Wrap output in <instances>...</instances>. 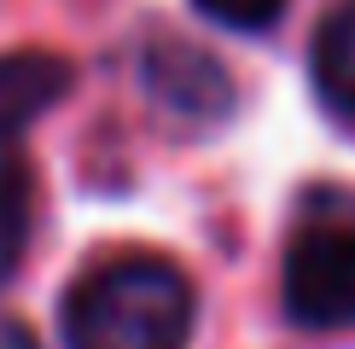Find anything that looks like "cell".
I'll list each match as a JSON object with an SVG mask.
<instances>
[{
  "label": "cell",
  "instance_id": "obj_1",
  "mask_svg": "<svg viewBox=\"0 0 355 349\" xmlns=\"http://www.w3.org/2000/svg\"><path fill=\"white\" fill-rule=\"evenodd\" d=\"M192 285L164 256H116L64 297V349H187Z\"/></svg>",
  "mask_w": 355,
  "mask_h": 349
},
{
  "label": "cell",
  "instance_id": "obj_2",
  "mask_svg": "<svg viewBox=\"0 0 355 349\" xmlns=\"http://www.w3.org/2000/svg\"><path fill=\"white\" fill-rule=\"evenodd\" d=\"M279 297L309 332L355 326V222H303L291 233Z\"/></svg>",
  "mask_w": 355,
  "mask_h": 349
},
{
  "label": "cell",
  "instance_id": "obj_3",
  "mask_svg": "<svg viewBox=\"0 0 355 349\" xmlns=\"http://www.w3.org/2000/svg\"><path fill=\"white\" fill-rule=\"evenodd\" d=\"M146 82L164 105L187 111V116H221L233 105V82L216 64V53H198L187 41H157L146 58Z\"/></svg>",
  "mask_w": 355,
  "mask_h": 349
},
{
  "label": "cell",
  "instance_id": "obj_4",
  "mask_svg": "<svg viewBox=\"0 0 355 349\" xmlns=\"http://www.w3.org/2000/svg\"><path fill=\"white\" fill-rule=\"evenodd\" d=\"M70 87V64L53 53H6L0 58V140H18L47 105H58Z\"/></svg>",
  "mask_w": 355,
  "mask_h": 349
},
{
  "label": "cell",
  "instance_id": "obj_5",
  "mask_svg": "<svg viewBox=\"0 0 355 349\" xmlns=\"http://www.w3.org/2000/svg\"><path fill=\"white\" fill-rule=\"evenodd\" d=\"M309 76L338 116H355V0L320 18L315 47H309Z\"/></svg>",
  "mask_w": 355,
  "mask_h": 349
},
{
  "label": "cell",
  "instance_id": "obj_6",
  "mask_svg": "<svg viewBox=\"0 0 355 349\" xmlns=\"http://www.w3.org/2000/svg\"><path fill=\"white\" fill-rule=\"evenodd\" d=\"M29 204H35V174L18 140H0V280L18 268L29 244Z\"/></svg>",
  "mask_w": 355,
  "mask_h": 349
},
{
  "label": "cell",
  "instance_id": "obj_7",
  "mask_svg": "<svg viewBox=\"0 0 355 349\" xmlns=\"http://www.w3.org/2000/svg\"><path fill=\"white\" fill-rule=\"evenodd\" d=\"M192 6H198L210 24L233 29V35H262V29L279 24L286 0H192Z\"/></svg>",
  "mask_w": 355,
  "mask_h": 349
},
{
  "label": "cell",
  "instance_id": "obj_8",
  "mask_svg": "<svg viewBox=\"0 0 355 349\" xmlns=\"http://www.w3.org/2000/svg\"><path fill=\"white\" fill-rule=\"evenodd\" d=\"M0 349H35V338H29V326H24V320L0 314Z\"/></svg>",
  "mask_w": 355,
  "mask_h": 349
}]
</instances>
